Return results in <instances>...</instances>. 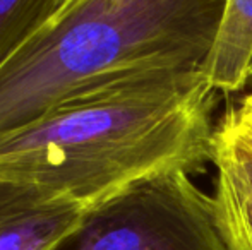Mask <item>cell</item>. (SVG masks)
<instances>
[{
  "instance_id": "obj_1",
  "label": "cell",
  "mask_w": 252,
  "mask_h": 250,
  "mask_svg": "<svg viewBox=\"0 0 252 250\" xmlns=\"http://www.w3.org/2000/svg\"><path fill=\"white\" fill-rule=\"evenodd\" d=\"M202 69L100 79L0 137V177L86 209L161 175L215 161V94Z\"/></svg>"
},
{
  "instance_id": "obj_2",
  "label": "cell",
  "mask_w": 252,
  "mask_h": 250,
  "mask_svg": "<svg viewBox=\"0 0 252 250\" xmlns=\"http://www.w3.org/2000/svg\"><path fill=\"white\" fill-rule=\"evenodd\" d=\"M223 0H74L0 69V137L100 79L202 69Z\"/></svg>"
},
{
  "instance_id": "obj_3",
  "label": "cell",
  "mask_w": 252,
  "mask_h": 250,
  "mask_svg": "<svg viewBox=\"0 0 252 250\" xmlns=\"http://www.w3.org/2000/svg\"><path fill=\"white\" fill-rule=\"evenodd\" d=\"M189 175L150 178L91 207L55 250H228L213 195Z\"/></svg>"
},
{
  "instance_id": "obj_4",
  "label": "cell",
  "mask_w": 252,
  "mask_h": 250,
  "mask_svg": "<svg viewBox=\"0 0 252 250\" xmlns=\"http://www.w3.org/2000/svg\"><path fill=\"white\" fill-rule=\"evenodd\" d=\"M86 213L72 199L0 177V250H55Z\"/></svg>"
},
{
  "instance_id": "obj_5",
  "label": "cell",
  "mask_w": 252,
  "mask_h": 250,
  "mask_svg": "<svg viewBox=\"0 0 252 250\" xmlns=\"http://www.w3.org/2000/svg\"><path fill=\"white\" fill-rule=\"evenodd\" d=\"M213 200L228 250L252 249V158L216 132Z\"/></svg>"
},
{
  "instance_id": "obj_6",
  "label": "cell",
  "mask_w": 252,
  "mask_h": 250,
  "mask_svg": "<svg viewBox=\"0 0 252 250\" xmlns=\"http://www.w3.org/2000/svg\"><path fill=\"white\" fill-rule=\"evenodd\" d=\"M202 72L216 91L235 93L252 81V0H223Z\"/></svg>"
},
{
  "instance_id": "obj_7",
  "label": "cell",
  "mask_w": 252,
  "mask_h": 250,
  "mask_svg": "<svg viewBox=\"0 0 252 250\" xmlns=\"http://www.w3.org/2000/svg\"><path fill=\"white\" fill-rule=\"evenodd\" d=\"M70 3L72 0H0V69Z\"/></svg>"
},
{
  "instance_id": "obj_8",
  "label": "cell",
  "mask_w": 252,
  "mask_h": 250,
  "mask_svg": "<svg viewBox=\"0 0 252 250\" xmlns=\"http://www.w3.org/2000/svg\"><path fill=\"white\" fill-rule=\"evenodd\" d=\"M216 132L225 137V139H228L230 142H233L235 146H239L240 149L246 151L252 158V125L251 124H247V122H244V120H239V118L233 117L232 113H226L225 120L221 122V125L218 127Z\"/></svg>"
},
{
  "instance_id": "obj_9",
  "label": "cell",
  "mask_w": 252,
  "mask_h": 250,
  "mask_svg": "<svg viewBox=\"0 0 252 250\" xmlns=\"http://www.w3.org/2000/svg\"><path fill=\"white\" fill-rule=\"evenodd\" d=\"M230 113L239 118V120H244L252 125V93L247 94L246 98H242L240 103L233 110H230Z\"/></svg>"
},
{
  "instance_id": "obj_10",
  "label": "cell",
  "mask_w": 252,
  "mask_h": 250,
  "mask_svg": "<svg viewBox=\"0 0 252 250\" xmlns=\"http://www.w3.org/2000/svg\"><path fill=\"white\" fill-rule=\"evenodd\" d=\"M249 250H252V249H249Z\"/></svg>"
},
{
  "instance_id": "obj_11",
  "label": "cell",
  "mask_w": 252,
  "mask_h": 250,
  "mask_svg": "<svg viewBox=\"0 0 252 250\" xmlns=\"http://www.w3.org/2000/svg\"><path fill=\"white\" fill-rule=\"evenodd\" d=\"M72 2H74V0H72Z\"/></svg>"
}]
</instances>
